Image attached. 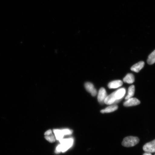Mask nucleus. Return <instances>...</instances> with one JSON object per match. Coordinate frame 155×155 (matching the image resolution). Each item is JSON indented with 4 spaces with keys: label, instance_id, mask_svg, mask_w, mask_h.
<instances>
[{
    "label": "nucleus",
    "instance_id": "nucleus-12",
    "mask_svg": "<svg viewBox=\"0 0 155 155\" xmlns=\"http://www.w3.org/2000/svg\"><path fill=\"white\" fill-rule=\"evenodd\" d=\"M53 132L57 140H61L63 139L64 135L62 130L59 129H54Z\"/></svg>",
    "mask_w": 155,
    "mask_h": 155
},
{
    "label": "nucleus",
    "instance_id": "nucleus-7",
    "mask_svg": "<svg viewBox=\"0 0 155 155\" xmlns=\"http://www.w3.org/2000/svg\"><path fill=\"white\" fill-rule=\"evenodd\" d=\"M140 102L136 98H131L127 100L124 103V105L125 107H130L138 105Z\"/></svg>",
    "mask_w": 155,
    "mask_h": 155
},
{
    "label": "nucleus",
    "instance_id": "nucleus-2",
    "mask_svg": "<svg viewBox=\"0 0 155 155\" xmlns=\"http://www.w3.org/2000/svg\"><path fill=\"white\" fill-rule=\"evenodd\" d=\"M139 139L137 137L130 136L124 139L122 144L124 147H130L135 146L139 143Z\"/></svg>",
    "mask_w": 155,
    "mask_h": 155
},
{
    "label": "nucleus",
    "instance_id": "nucleus-4",
    "mask_svg": "<svg viewBox=\"0 0 155 155\" xmlns=\"http://www.w3.org/2000/svg\"><path fill=\"white\" fill-rule=\"evenodd\" d=\"M143 150L145 152L150 153L155 152V139L145 144L143 146Z\"/></svg>",
    "mask_w": 155,
    "mask_h": 155
},
{
    "label": "nucleus",
    "instance_id": "nucleus-18",
    "mask_svg": "<svg viewBox=\"0 0 155 155\" xmlns=\"http://www.w3.org/2000/svg\"><path fill=\"white\" fill-rule=\"evenodd\" d=\"M143 155H152L150 153L145 152Z\"/></svg>",
    "mask_w": 155,
    "mask_h": 155
},
{
    "label": "nucleus",
    "instance_id": "nucleus-1",
    "mask_svg": "<svg viewBox=\"0 0 155 155\" xmlns=\"http://www.w3.org/2000/svg\"><path fill=\"white\" fill-rule=\"evenodd\" d=\"M60 144L56 148L55 152L56 153L62 152H65L72 146L74 140L73 138L62 139L60 140Z\"/></svg>",
    "mask_w": 155,
    "mask_h": 155
},
{
    "label": "nucleus",
    "instance_id": "nucleus-11",
    "mask_svg": "<svg viewBox=\"0 0 155 155\" xmlns=\"http://www.w3.org/2000/svg\"><path fill=\"white\" fill-rule=\"evenodd\" d=\"M124 82L125 83L131 84L135 81L134 77L132 74H128L123 79Z\"/></svg>",
    "mask_w": 155,
    "mask_h": 155
},
{
    "label": "nucleus",
    "instance_id": "nucleus-9",
    "mask_svg": "<svg viewBox=\"0 0 155 155\" xmlns=\"http://www.w3.org/2000/svg\"><path fill=\"white\" fill-rule=\"evenodd\" d=\"M123 85V82L121 80H116L112 81L108 85V88L115 89L119 88Z\"/></svg>",
    "mask_w": 155,
    "mask_h": 155
},
{
    "label": "nucleus",
    "instance_id": "nucleus-17",
    "mask_svg": "<svg viewBox=\"0 0 155 155\" xmlns=\"http://www.w3.org/2000/svg\"><path fill=\"white\" fill-rule=\"evenodd\" d=\"M52 134V132L51 130H49L46 131V132L45 133L44 135L45 136H48L51 134Z\"/></svg>",
    "mask_w": 155,
    "mask_h": 155
},
{
    "label": "nucleus",
    "instance_id": "nucleus-13",
    "mask_svg": "<svg viewBox=\"0 0 155 155\" xmlns=\"http://www.w3.org/2000/svg\"><path fill=\"white\" fill-rule=\"evenodd\" d=\"M135 91V88L134 85H132L130 87L128 91L127 94L125 98V100H128L129 99L132 97L134 95Z\"/></svg>",
    "mask_w": 155,
    "mask_h": 155
},
{
    "label": "nucleus",
    "instance_id": "nucleus-16",
    "mask_svg": "<svg viewBox=\"0 0 155 155\" xmlns=\"http://www.w3.org/2000/svg\"><path fill=\"white\" fill-rule=\"evenodd\" d=\"M64 135H71L72 133V131L69 129H64L62 130Z\"/></svg>",
    "mask_w": 155,
    "mask_h": 155
},
{
    "label": "nucleus",
    "instance_id": "nucleus-14",
    "mask_svg": "<svg viewBox=\"0 0 155 155\" xmlns=\"http://www.w3.org/2000/svg\"><path fill=\"white\" fill-rule=\"evenodd\" d=\"M147 63L150 65H152L155 63V50L148 56Z\"/></svg>",
    "mask_w": 155,
    "mask_h": 155
},
{
    "label": "nucleus",
    "instance_id": "nucleus-15",
    "mask_svg": "<svg viewBox=\"0 0 155 155\" xmlns=\"http://www.w3.org/2000/svg\"><path fill=\"white\" fill-rule=\"evenodd\" d=\"M45 138L46 140L49 141L50 143H53L55 141V137L53 134L48 136H45Z\"/></svg>",
    "mask_w": 155,
    "mask_h": 155
},
{
    "label": "nucleus",
    "instance_id": "nucleus-6",
    "mask_svg": "<svg viewBox=\"0 0 155 155\" xmlns=\"http://www.w3.org/2000/svg\"><path fill=\"white\" fill-rule=\"evenodd\" d=\"M84 86L86 90L88 92L91 93L92 96H96L97 94V91L95 88L94 85L92 83L90 82H86L85 83Z\"/></svg>",
    "mask_w": 155,
    "mask_h": 155
},
{
    "label": "nucleus",
    "instance_id": "nucleus-19",
    "mask_svg": "<svg viewBox=\"0 0 155 155\" xmlns=\"http://www.w3.org/2000/svg\"></svg>",
    "mask_w": 155,
    "mask_h": 155
},
{
    "label": "nucleus",
    "instance_id": "nucleus-3",
    "mask_svg": "<svg viewBox=\"0 0 155 155\" xmlns=\"http://www.w3.org/2000/svg\"><path fill=\"white\" fill-rule=\"evenodd\" d=\"M126 90L125 88H122L114 92L112 94L116 101V104L121 101L126 94Z\"/></svg>",
    "mask_w": 155,
    "mask_h": 155
},
{
    "label": "nucleus",
    "instance_id": "nucleus-5",
    "mask_svg": "<svg viewBox=\"0 0 155 155\" xmlns=\"http://www.w3.org/2000/svg\"><path fill=\"white\" fill-rule=\"evenodd\" d=\"M107 96V94L105 89L104 88H101L99 91L98 94L97 98L98 102L101 104H104V100Z\"/></svg>",
    "mask_w": 155,
    "mask_h": 155
},
{
    "label": "nucleus",
    "instance_id": "nucleus-10",
    "mask_svg": "<svg viewBox=\"0 0 155 155\" xmlns=\"http://www.w3.org/2000/svg\"><path fill=\"white\" fill-rule=\"evenodd\" d=\"M118 106L117 104H112L106 107L105 109L101 110V112L102 114L110 113V112L115 111L118 109Z\"/></svg>",
    "mask_w": 155,
    "mask_h": 155
},
{
    "label": "nucleus",
    "instance_id": "nucleus-8",
    "mask_svg": "<svg viewBox=\"0 0 155 155\" xmlns=\"http://www.w3.org/2000/svg\"><path fill=\"white\" fill-rule=\"evenodd\" d=\"M144 61H141L139 62V63L133 65L131 67V70L132 71H134V72L138 73L144 67Z\"/></svg>",
    "mask_w": 155,
    "mask_h": 155
}]
</instances>
